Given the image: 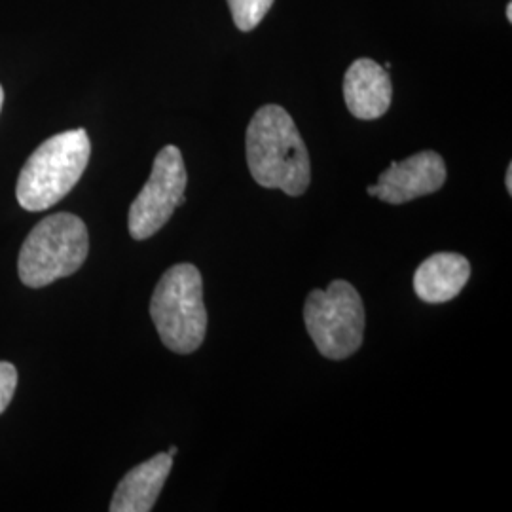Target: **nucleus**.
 <instances>
[{"label":"nucleus","mask_w":512,"mask_h":512,"mask_svg":"<svg viewBox=\"0 0 512 512\" xmlns=\"http://www.w3.org/2000/svg\"><path fill=\"white\" fill-rule=\"evenodd\" d=\"M18 387V370L12 363L0 361V414L10 406Z\"/></svg>","instance_id":"obj_12"},{"label":"nucleus","mask_w":512,"mask_h":512,"mask_svg":"<svg viewBox=\"0 0 512 512\" xmlns=\"http://www.w3.org/2000/svg\"><path fill=\"white\" fill-rule=\"evenodd\" d=\"M471 277L469 260L459 253H437L423 260L414 274V291L427 304L456 298Z\"/></svg>","instance_id":"obj_10"},{"label":"nucleus","mask_w":512,"mask_h":512,"mask_svg":"<svg viewBox=\"0 0 512 512\" xmlns=\"http://www.w3.org/2000/svg\"><path fill=\"white\" fill-rule=\"evenodd\" d=\"M247 164L262 188L302 196L311 181L310 154L291 114L266 105L256 110L245 135Z\"/></svg>","instance_id":"obj_1"},{"label":"nucleus","mask_w":512,"mask_h":512,"mask_svg":"<svg viewBox=\"0 0 512 512\" xmlns=\"http://www.w3.org/2000/svg\"><path fill=\"white\" fill-rule=\"evenodd\" d=\"M505 184H507V192L512 194V165H509V169H507V179H505Z\"/></svg>","instance_id":"obj_13"},{"label":"nucleus","mask_w":512,"mask_h":512,"mask_svg":"<svg viewBox=\"0 0 512 512\" xmlns=\"http://www.w3.org/2000/svg\"><path fill=\"white\" fill-rule=\"evenodd\" d=\"M173 456L158 454L133 467L122 478L110 501V512H148L154 509L171 473Z\"/></svg>","instance_id":"obj_9"},{"label":"nucleus","mask_w":512,"mask_h":512,"mask_svg":"<svg viewBox=\"0 0 512 512\" xmlns=\"http://www.w3.org/2000/svg\"><path fill=\"white\" fill-rule=\"evenodd\" d=\"M150 317L167 349L179 355L194 353L205 340L207 311L203 279L194 264L169 268L150 300Z\"/></svg>","instance_id":"obj_4"},{"label":"nucleus","mask_w":512,"mask_h":512,"mask_svg":"<svg viewBox=\"0 0 512 512\" xmlns=\"http://www.w3.org/2000/svg\"><path fill=\"white\" fill-rule=\"evenodd\" d=\"M188 183L181 150L173 145L162 148L152 165L145 188L129 207V234L137 241L152 238L181 207Z\"/></svg>","instance_id":"obj_6"},{"label":"nucleus","mask_w":512,"mask_h":512,"mask_svg":"<svg viewBox=\"0 0 512 512\" xmlns=\"http://www.w3.org/2000/svg\"><path fill=\"white\" fill-rule=\"evenodd\" d=\"M507 21H509V23L512 21V2L507 4Z\"/></svg>","instance_id":"obj_14"},{"label":"nucleus","mask_w":512,"mask_h":512,"mask_svg":"<svg viewBox=\"0 0 512 512\" xmlns=\"http://www.w3.org/2000/svg\"><path fill=\"white\" fill-rule=\"evenodd\" d=\"M167 454H169V456H175V454H177V446H171V448H169V452H167Z\"/></svg>","instance_id":"obj_15"},{"label":"nucleus","mask_w":512,"mask_h":512,"mask_svg":"<svg viewBox=\"0 0 512 512\" xmlns=\"http://www.w3.org/2000/svg\"><path fill=\"white\" fill-rule=\"evenodd\" d=\"M444 183L446 164L442 156L435 150H423L403 162H393L366 192L382 202L403 205L437 192Z\"/></svg>","instance_id":"obj_7"},{"label":"nucleus","mask_w":512,"mask_h":512,"mask_svg":"<svg viewBox=\"0 0 512 512\" xmlns=\"http://www.w3.org/2000/svg\"><path fill=\"white\" fill-rule=\"evenodd\" d=\"M304 321L315 348L327 359H348L363 344L365 304L344 279L332 281L325 291H311Z\"/></svg>","instance_id":"obj_5"},{"label":"nucleus","mask_w":512,"mask_h":512,"mask_svg":"<svg viewBox=\"0 0 512 512\" xmlns=\"http://www.w3.org/2000/svg\"><path fill=\"white\" fill-rule=\"evenodd\" d=\"M344 99L359 120L382 118L391 107L393 86L389 73L376 61L363 57L351 63L344 78Z\"/></svg>","instance_id":"obj_8"},{"label":"nucleus","mask_w":512,"mask_h":512,"mask_svg":"<svg viewBox=\"0 0 512 512\" xmlns=\"http://www.w3.org/2000/svg\"><path fill=\"white\" fill-rule=\"evenodd\" d=\"M88 253L90 236L84 220L71 213L46 217L21 245L19 279L31 289H42L78 272Z\"/></svg>","instance_id":"obj_3"},{"label":"nucleus","mask_w":512,"mask_h":512,"mask_svg":"<svg viewBox=\"0 0 512 512\" xmlns=\"http://www.w3.org/2000/svg\"><path fill=\"white\" fill-rule=\"evenodd\" d=\"M239 31L249 33L266 18L274 0H226Z\"/></svg>","instance_id":"obj_11"},{"label":"nucleus","mask_w":512,"mask_h":512,"mask_svg":"<svg viewBox=\"0 0 512 512\" xmlns=\"http://www.w3.org/2000/svg\"><path fill=\"white\" fill-rule=\"evenodd\" d=\"M90 156L92 143L86 129L63 131L44 141L19 173V205L40 213L61 202L84 175Z\"/></svg>","instance_id":"obj_2"},{"label":"nucleus","mask_w":512,"mask_h":512,"mask_svg":"<svg viewBox=\"0 0 512 512\" xmlns=\"http://www.w3.org/2000/svg\"><path fill=\"white\" fill-rule=\"evenodd\" d=\"M2 103H4V90H2V86H0V110H2Z\"/></svg>","instance_id":"obj_16"}]
</instances>
